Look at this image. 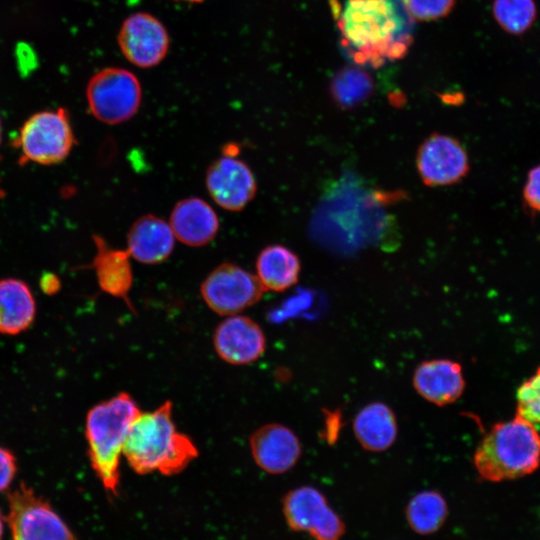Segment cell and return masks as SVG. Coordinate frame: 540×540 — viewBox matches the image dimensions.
<instances>
[{
	"label": "cell",
	"instance_id": "obj_14",
	"mask_svg": "<svg viewBox=\"0 0 540 540\" xmlns=\"http://www.w3.org/2000/svg\"><path fill=\"white\" fill-rule=\"evenodd\" d=\"M249 446L256 465L270 474L289 471L302 454L298 436L280 423H269L257 428L250 435Z\"/></svg>",
	"mask_w": 540,
	"mask_h": 540
},
{
	"label": "cell",
	"instance_id": "obj_2",
	"mask_svg": "<svg viewBox=\"0 0 540 540\" xmlns=\"http://www.w3.org/2000/svg\"><path fill=\"white\" fill-rule=\"evenodd\" d=\"M192 439L177 430L171 401L150 412L140 413L131 424L123 447L130 467L141 475L160 472L171 476L182 472L198 457Z\"/></svg>",
	"mask_w": 540,
	"mask_h": 540
},
{
	"label": "cell",
	"instance_id": "obj_26",
	"mask_svg": "<svg viewBox=\"0 0 540 540\" xmlns=\"http://www.w3.org/2000/svg\"><path fill=\"white\" fill-rule=\"evenodd\" d=\"M455 0H405L411 16L420 20H431L445 16Z\"/></svg>",
	"mask_w": 540,
	"mask_h": 540
},
{
	"label": "cell",
	"instance_id": "obj_22",
	"mask_svg": "<svg viewBox=\"0 0 540 540\" xmlns=\"http://www.w3.org/2000/svg\"><path fill=\"white\" fill-rule=\"evenodd\" d=\"M405 514L408 525L414 532L429 535L435 533L445 523L448 506L441 493L425 490L410 499Z\"/></svg>",
	"mask_w": 540,
	"mask_h": 540
},
{
	"label": "cell",
	"instance_id": "obj_30",
	"mask_svg": "<svg viewBox=\"0 0 540 540\" xmlns=\"http://www.w3.org/2000/svg\"><path fill=\"white\" fill-rule=\"evenodd\" d=\"M3 532H4V519L0 512V540H2Z\"/></svg>",
	"mask_w": 540,
	"mask_h": 540
},
{
	"label": "cell",
	"instance_id": "obj_9",
	"mask_svg": "<svg viewBox=\"0 0 540 540\" xmlns=\"http://www.w3.org/2000/svg\"><path fill=\"white\" fill-rule=\"evenodd\" d=\"M282 507L289 528L307 532L314 540H340L345 533L344 522L315 487L304 485L288 491Z\"/></svg>",
	"mask_w": 540,
	"mask_h": 540
},
{
	"label": "cell",
	"instance_id": "obj_18",
	"mask_svg": "<svg viewBox=\"0 0 540 540\" xmlns=\"http://www.w3.org/2000/svg\"><path fill=\"white\" fill-rule=\"evenodd\" d=\"M96 253L92 261L98 284L105 293L122 299L133 310L129 293L133 284L130 255L113 248L100 236H93Z\"/></svg>",
	"mask_w": 540,
	"mask_h": 540
},
{
	"label": "cell",
	"instance_id": "obj_28",
	"mask_svg": "<svg viewBox=\"0 0 540 540\" xmlns=\"http://www.w3.org/2000/svg\"><path fill=\"white\" fill-rule=\"evenodd\" d=\"M16 471L17 466L14 455L9 450L0 447V493L11 485Z\"/></svg>",
	"mask_w": 540,
	"mask_h": 540
},
{
	"label": "cell",
	"instance_id": "obj_16",
	"mask_svg": "<svg viewBox=\"0 0 540 540\" xmlns=\"http://www.w3.org/2000/svg\"><path fill=\"white\" fill-rule=\"evenodd\" d=\"M169 225L175 238L181 243L201 247L217 235L219 219L206 201L189 197L176 203L170 214Z\"/></svg>",
	"mask_w": 540,
	"mask_h": 540
},
{
	"label": "cell",
	"instance_id": "obj_12",
	"mask_svg": "<svg viewBox=\"0 0 540 540\" xmlns=\"http://www.w3.org/2000/svg\"><path fill=\"white\" fill-rule=\"evenodd\" d=\"M205 184L211 198L223 209L243 210L255 197L257 183L250 167L237 157L222 155L210 164Z\"/></svg>",
	"mask_w": 540,
	"mask_h": 540
},
{
	"label": "cell",
	"instance_id": "obj_17",
	"mask_svg": "<svg viewBox=\"0 0 540 540\" xmlns=\"http://www.w3.org/2000/svg\"><path fill=\"white\" fill-rule=\"evenodd\" d=\"M173 231L165 220L153 214L143 215L130 227L127 249L130 257L142 264H159L172 253Z\"/></svg>",
	"mask_w": 540,
	"mask_h": 540
},
{
	"label": "cell",
	"instance_id": "obj_4",
	"mask_svg": "<svg viewBox=\"0 0 540 540\" xmlns=\"http://www.w3.org/2000/svg\"><path fill=\"white\" fill-rule=\"evenodd\" d=\"M141 413L126 392L93 406L87 413L85 435L91 466L103 487L116 494L120 479V458L133 421Z\"/></svg>",
	"mask_w": 540,
	"mask_h": 540
},
{
	"label": "cell",
	"instance_id": "obj_31",
	"mask_svg": "<svg viewBox=\"0 0 540 540\" xmlns=\"http://www.w3.org/2000/svg\"><path fill=\"white\" fill-rule=\"evenodd\" d=\"M182 1H189V2H200L202 0H182Z\"/></svg>",
	"mask_w": 540,
	"mask_h": 540
},
{
	"label": "cell",
	"instance_id": "obj_3",
	"mask_svg": "<svg viewBox=\"0 0 540 540\" xmlns=\"http://www.w3.org/2000/svg\"><path fill=\"white\" fill-rule=\"evenodd\" d=\"M473 463L480 477L491 482L529 475L540 465V434L518 415L496 423L479 443Z\"/></svg>",
	"mask_w": 540,
	"mask_h": 540
},
{
	"label": "cell",
	"instance_id": "obj_5",
	"mask_svg": "<svg viewBox=\"0 0 540 540\" xmlns=\"http://www.w3.org/2000/svg\"><path fill=\"white\" fill-rule=\"evenodd\" d=\"M86 96L91 114L103 123L115 125L128 121L137 113L142 89L132 72L108 67L91 77Z\"/></svg>",
	"mask_w": 540,
	"mask_h": 540
},
{
	"label": "cell",
	"instance_id": "obj_25",
	"mask_svg": "<svg viewBox=\"0 0 540 540\" xmlns=\"http://www.w3.org/2000/svg\"><path fill=\"white\" fill-rule=\"evenodd\" d=\"M517 414L533 424H540V366L517 390Z\"/></svg>",
	"mask_w": 540,
	"mask_h": 540
},
{
	"label": "cell",
	"instance_id": "obj_1",
	"mask_svg": "<svg viewBox=\"0 0 540 540\" xmlns=\"http://www.w3.org/2000/svg\"><path fill=\"white\" fill-rule=\"evenodd\" d=\"M336 15L345 51L357 65L400 58L411 42L413 22L403 0H345Z\"/></svg>",
	"mask_w": 540,
	"mask_h": 540
},
{
	"label": "cell",
	"instance_id": "obj_33",
	"mask_svg": "<svg viewBox=\"0 0 540 540\" xmlns=\"http://www.w3.org/2000/svg\"><path fill=\"white\" fill-rule=\"evenodd\" d=\"M0 194H1V190H0Z\"/></svg>",
	"mask_w": 540,
	"mask_h": 540
},
{
	"label": "cell",
	"instance_id": "obj_27",
	"mask_svg": "<svg viewBox=\"0 0 540 540\" xmlns=\"http://www.w3.org/2000/svg\"><path fill=\"white\" fill-rule=\"evenodd\" d=\"M525 207L533 214H540V164L531 168L523 187Z\"/></svg>",
	"mask_w": 540,
	"mask_h": 540
},
{
	"label": "cell",
	"instance_id": "obj_13",
	"mask_svg": "<svg viewBox=\"0 0 540 540\" xmlns=\"http://www.w3.org/2000/svg\"><path fill=\"white\" fill-rule=\"evenodd\" d=\"M213 346L223 361L232 365H247L264 354L266 336L252 318L236 314L227 316L217 325Z\"/></svg>",
	"mask_w": 540,
	"mask_h": 540
},
{
	"label": "cell",
	"instance_id": "obj_32",
	"mask_svg": "<svg viewBox=\"0 0 540 540\" xmlns=\"http://www.w3.org/2000/svg\"><path fill=\"white\" fill-rule=\"evenodd\" d=\"M0 139H1V121H0Z\"/></svg>",
	"mask_w": 540,
	"mask_h": 540
},
{
	"label": "cell",
	"instance_id": "obj_11",
	"mask_svg": "<svg viewBox=\"0 0 540 540\" xmlns=\"http://www.w3.org/2000/svg\"><path fill=\"white\" fill-rule=\"evenodd\" d=\"M117 40L124 57L140 68L158 65L167 55L170 43L162 22L146 12L127 17Z\"/></svg>",
	"mask_w": 540,
	"mask_h": 540
},
{
	"label": "cell",
	"instance_id": "obj_8",
	"mask_svg": "<svg viewBox=\"0 0 540 540\" xmlns=\"http://www.w3.org/2000/svg\"><path fill=\"white\" fill-rule=\"evenodd\" d=\"M264 287L255 274L224 262L214 268L200 286L206 305L216 314L231 316L253 306L263 296Z\"/></svg>",
	"mask_w": 540,
	"mask_h": 540
},
{
	"label": "cell",
	"instance_id": "obj_10",
	"mask_svg": "<svg viewBox=\"0 0 540 540\" xmlns=\"http://www.w3.org/2000/svg\"><path fill=\"white\" fill-rule=\"evenodd\" d=\"M416 169L426 186H449L460 182L468 174L469 156L458 139L432 133L418 147Z\"/></svg>",
	"mask_w": 540,
	"mask_h": 540
},
{
	"label": "cell",
	"instance_id": "obj_23",
	"mask_svg": "<svg viewBox=\"0 0 540 540\" xmlns=\"http://www.w3.org/2000/svg\"><path fill=\"white\" fill-rule=\"evenodd\" d=\"M373 90L372 77L356 67L342 69L330 84L331 96L342 109H350L363 103L372 95Z\"/></svg>",
	"mask_w": 540,
	"mask_h": 540
},
{
	"label": "cell",
	"instance_id": "obj_34",
	"mask_svg": "<svg viewBox=\"0 0 540 540\" xmlns=\"http://www.w3.org/2000/svg\"><path fill=\"white\" fill-rule=\"evenodd\" d=\"M405 2V0H403Z\"/></svg>",
	"mask_w": 540,
	"mask_h": 540
},
{
	"label": "cell",
	"instance_id": "obj_29",
	"mask_svg": "<svg viewBox=\"0 0 540 540\" xmlns=\"http://www.w3.org/2000/svg\"><path fill=\"white\" fill-rule=\"evenodd\" d=\"M42 288L46 293H54L59 288V281L54 275L48 274L42 278Z\"/></svg>",
	"mask_w": 540,
	"mask_h": 540
},
{
	"label": "cell",
	"instance_id": "obj_6",
	"mask_svg": "<svg viewBox=\"0 0 540 540\" xmlns=\"http://www.w3.org/2000/svg\"><path fill=\"white\" fill-rule=\"evenodd\" d=\"M75 143L66 110L35 113L22 126L16 147L22 162L50 165L64 160Z\"/></svg>",
	"mask_w": 540,
	"mask_h": 540
},
{
	"label": "cell",
	"instance_id": "obj_7",
	"mask_svg": "<svg viewBox=\"0 0 540 540\" xmlns=\"http://www.w3.org/2000/svg\"><path fill=\"white\" fill-rule=\"evenodd\" d=\"M8 503L12 540H77L51 504L25 483L8 495Z\"/></svg>",
	"mask_w": 540,
	"mask_h": 540
},
{
	"label": "cell",
	"instance_id": "obj_15",
	"mask_svg": "<svg viewBox=\"0 0 540 540\" xmlns=\"http://www.w3.org/2000/svg\"><path fill=\"white\" fill-rule=\"evenodd\" d=\"M412 384L422 398L437 406L456 402L466 385L462 366L451 359L422 361L414 370Z\"/></svg>",
	"mask_w": 540,
	"mask_h": 540
},
{
	"label": "cell",
	"instance_id": "obj_19",
	"mask_svg": "<svg viewBox=\"0 0 540 540\" xmlns=\"http://www.w3.org/2000/svg\"><path fill=\"white\" fill-rule=\"evenodd\" d=\"M353 432L361 447L370 452H383L396 441L398 423L394 411L376 401L362 407L353 419Z\"/></svg>",
	"mask_w": 540,
	"mask_h": 540
},
{
	"label": "cell",
	"instance_id": "obj_24",
	"mask_svg": "<svg viewBox=\"0 0 540 540\" xmlns=\"http://www.w3.org/2000/svg\"><path fill=\"white\" fill-rule=\"evenodd\" d=\"M493 15L505 32L521 35L535 22L537 8L534 0H494Z\"/></svg>",
	"mask_w": 540,
	"mask_h": 540
},
{
	"label": "cell",
	"instance_id": "obj_20",
	"mask_svg": "<svg viewBox=\"0 0 540 540\" xmlns=\"http://www.w3.org/2000/svg\"><path fill=\"white\" fill-rule=\"evenodd\" d=\"M256 276L265 290L283 292L299 279L301 262L298 255L281 244L264 247L256 259Z\"/></svg>",
	"mask_w": 540,
	"mask_h": 540
},
{
	"label": "cell",
	"instance_id": "obj_21",
	"mask_svg": "<svg viewBox=\"0 0 540 540\" xmlns=\"http://www.w3.org/2000/svg\"><path fill=\"white\" fill-rule=\"evenodd\" d=\"M36 312L34 297L18 279L0 280V333L15 335L26 330Z\"/></svg>",
	"mask_w": 540,
	"mask_h": 540
}]
</instances>
